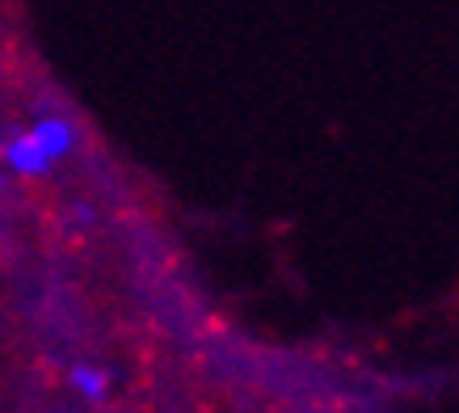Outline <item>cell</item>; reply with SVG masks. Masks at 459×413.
<instances>
[{"instance_id": "obj_4", "label": "cell", "mask_w": 459, "mask_h": 413, "mask_svg": "<svg viewBox=\"0 0 459 413\" xmlns=\"http://www.w3.org/2000/svg\"><path fill=\"white\" fill-rule=\"evenodd\" d=\"M9 181H13V178H9V173H4V169H0V194L9 190Z\"/></svg>"}, {"instance_id": "obj_3", "label": "cell", "mask_w": 459, "mask_h": 413, "mask_svg": "<svg viewBox=\"0 0 459 413\" xmlns=\"http://www.w3.org/2000/svg\"><path fill=\"white\" fill-rule=\"evenodd\" d=\"M68 388L84 405H106L114 392V375L101 367V363H76L68 372Z\"/></svg>"}, {"instance_id": "obj_1", "label": "cell", "mask_w": 459, "mask_h": 413, "mask_svg": "<svg viewBox=\"0 0 459 413\" xmlns=\"http://www.w3.org/2000/svg\"><path fill=\"white\" fill-rule=\"evenodd\" d=\"M0 169L17 181H39L56 169V161L47 156L39 136H34L30 127H22V131H13L9 139H0Z\"/></svg>"}, {"instance_id": "obj_2", "label": "cell", "mask_w": 459, "mask_h": 413, "mask_svg": "<svg viewBox=\"0 0 459 413\" xmlns=\"http://www.w3.org/2000/svg\"><path fill=\"white\" fill-rule=\"evenodd\" d=\"M30 131L39 136V144L47 148V156L51 161H68L72 152H76V127L64 119V114H42V119H34L30 123Z\"/></svg>"}]
</instances>
